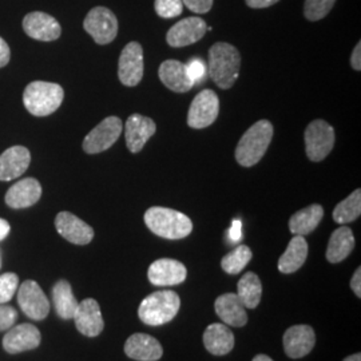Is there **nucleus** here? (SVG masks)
<instances>
[{
  "mask_svg": "<svg viewBox=\"0 0 361 361\" xmlns=\"http://www.w3.org/2000/svg\"><path fill=\"white\" fill-rule=\"evenodd\" d=\"M155 131L157 126L152 118L141 114L130 116L125 125V138L128 149L134 154L140 153L146 142L154 135Z\"/></svg>",
  "mask_w": 361,
  "mask_h": 361,
  "instance_id": "16",
  "label": "nucleus"
},
{
  "mask_svg": "<svg viewBox=\"0 0 361 361\" xmlns=\"http://www.w3.org/2000/svg\"><path fill=\"white\" fill-rule=\"evenodd\" d=\"M350 288L353 290V293L360 298L361 297V268H357L355 274L352 276L350 280Z\"/></svg>",
  "mask_w": 361,
  "mask_h": 361,
  "instance_id": "41",
  "label": "nucleus"
},
{
  "mask_svg": "<svg viewBox=\"0 0 361 361\" xmlns=\"http://www.w3.org/2000/svg\"><path fill=\"white\" fill-rule=\"evenodd\" d=\"M308 257V244L304 235H295L279 259V271L284 274H290L298 271Z\"/></svg>",
  "mask_w": 361,
  "mask_h": 361,
  "instance_id": "26",
  "label": "nucleus"
},
{
  "mask_svg": "<svg viewBox=\"0 0 361 361\" xmlns=\"http://www.w3.org/2000/svg\"><path fill=\"white\" fill-rule=\"evenodd\" d=\"M305 152L312 162L325 159L335 146V129L323 119L310 122L305 130Z\"/></svg>",
  "mask_w": 361,
  "mask_h": 361,
  "instance_id": "6",
  "label": "nucleus"
},
{
  "mask_svg": "<svg viewBox=\"0 0 361 361\" xmlns=\"http://www.w3.org/2000/svg\"><path fill=\"white\" fill-rule=\"evenodd\" d=\"M253 361H273L271 360L269 356H267V355H257Z\"/></svg>",
  "mask_w": 361,
  "mask_h": 361,
  "instance_id": "45",
  "label": "nucleus"
},
{
  "mask_svg": "<svg viewBox=\"0 0 361 361\" xmlns=\"http://www.w3.org/2000/svg\"><path fill=\"white\" fill-rule=\"evenodd\" d=\"M42 336L38 328L31 324H20L11 328L3 338V348L15 355L30 349L38 348Z\"/></svg>",
  "mask_w": 361,
  "mask_h": 361,
  "instance_id": "19",
  "label": "nucleus"
},
{
  "mask_svg": "<svg viewBox=\"0 0 361 361\" xmlns=\"http://www.w3.org/2000/svg\"><path fill=\"white\" fill-rule=\"evenodd\" d=\"M58 233L71 244L87 245L94 238V229L70 212H61L55 219Z\"/></svg>",
  "mask_w": 361,
  "mask_h": 361,
  "instance_id": "13",
  "label": "nucleus"
},
{
  "mask_svg": "<svg viewBox=\"0 0 361 361\" xmlns=\"http://www.w3.org/2000/svg\"><path fill=\"white\" fill-rule=\"evenodd\" d=\"M361 190L356 189L353 193L337 204L334 210V219L340 225H347L360 217Z\"/></svg>",
  "mask_w": 361,
  "mask_h": 361,
  "instance_id": "31",
  "label": "nucleus"
},
{
  "mask_svg": "<svg viewBox=\"0 0 361 361\" xmlns=\"http://www.w3.org/2000/svg\"><path fill=\"white\" fill-rule=\"evenodd\" d=\"M158 75L169 90L174 92H188L194 86L186 65L176 59H169L159 66Z\"/></svg>",
  "mask_w": 361,
  "mask_h": 361,
  "instance_id": "23",
  "label": "nucleus"
},
{
  "mask_svg": "<svg viewBox=\"0 0 361 361\" xmlns=\"http://www.w3.org/2000/svg\"><path fill=\"white\" fill-rule=\"evenodd\" d=\"M204 345L214 356L228 355L234 348V335L224 324H212L204 332Z\"/></svg>",
  "mask_w": 361,
  "mask_h": 361,
  "instance_id": "25",
  "label": "nucleus"
},
{
  "mask_svg": "<svg viewBox=\"0 0 361 361\" xmlns=\"http://www.w3.org/2000/svg\"><path fill=\"white\" fill-rule=\"evenodd\" d=\"M31 162L27 147L13 146L0 155V180H11L25 174Z\"/></svg>",
  "mask_w": 361,
  "mask_h": 361,
  "instance_id": "21",
  "label": "nucleus"
},
{
  "mask_svg": "<svg viewBox=\"0 0 361 361\" xmlns=\"http://www.w3.org/2000/svg\"><path fill=\"white\" fill-rule=\"evenodd\" d=\"M18 302L27 317L37 322L46 319L50 312V301L32 280H27L18 288Z\"/></svg>",
  "mask_w": 361,
  "mask_h": 361,
  "instance_id": "11",
  "label": "nucleus"
},
{
  "mask_svg": "<svg viewBox=\"0 0 361 361\" xmlns=\"http://www.w3.org/2000/svg\"><path fill=\"white\" fill-rule=\"evenodd\" d=\"M65 98V91L62 86L35 80L30 83L23 94V102L30 114L35 116H47L55 113Z\"/></svg>",
  "mask_w": 361,
  "mask_h": 361,
  "instance_id": "5",
  "label": "nucleus"
},
{
  "mask_svg": "<svg viewBox=\"0 0 361 361\" xmlns=\"http://www.w3.org/2000/svg\"><path fill=\"white\" fill-rule=\"evenodd\" d=\"M343 361H361L360 353H355V355H350L347 359H344Z\"/></svg>",
  "mask_w": 361,
  "mask_h": 361,
  "instance_id": "44",
  "label": "nucleus"
},
{
  "mask_svg": "<svg viewBox=\"0 0 361 361\" xmlns=\"http://www.w3.org/2000/svg\"><path fill=\"white\" fill-rule=\"evenodd\" d=\"M186 68H188V74H189L190 79L193 80L194 85H195V83H201L202 79L207 77V66H205V63H204L202 61H200V59L190 61V62L186 65Z\"/></svg>",
  "mask_w": 361,
  "mask_h": 361,
  "instance_id": "36",
  "label": "nucleus"
},
{
  "mask_svg": "<svg viewBox=\"0 0 361 361\" xmlns=\"http://www.w3.org/2000/svg\"><path fill=\"white\" fill-rule=\"evenodd\" d=\"M219 111V99L213 90H202L195 95L188 114L192 129H205L214 123Z\"/></svg>",
  "mask_w": 361,
  "mask_h": 361,
  "instance_id": "9",
  "label": "nucleus"
},
{
  "mask_svg": "<svg viewBox=\"0 0 361 361\" xmlns=\"http://www.w3.org/2000/svg\"><path fill=\"white\" fill-rule=\"evenodd\" d=\"M52 302L58 316L63 320H71L78 308L77 298L67 280H59L52 288Z\"/></svg>",
  "mask_w": 361,
  "mask_h": 361,
  "instance_id": "29",
  "label": "nucleus"
},
{
  "mask_svg": "<svg viewBox=\"0 0 361 361\" xmlns=\"http://www.w3.org/2000/svg\"><path fill=\"white\" fill-rule=\"evenodd\" d=\"M182 3L195 13H207L213 7V0H182Z\"/></svg>",
  "mask_w": 361,
  "mask_h": 361,
  "instance_id": "38",
  "label": "nucleus"
},
{
  "mask_svg": "<svg viewBox=\"0 0 361 361\" xmlns=\"http://www.w3.org/2000/svg\"><path fill=\"white\" fill-rule=\"evenodd\" d=\"M355 249V235L348 226H341L332 233L326 247V259L331 264L344 261Z\"/></svg>",
  "mask_w": 361,
  "mask_h": 361,
  "instance_id": "27",
  "label": "nucleus"
},
{
  "mask_svg": "<svg viewBox=\"0 0 361 361\" xmlns=\"http://www.w3.org/2000/svg\"><path fill=\"white\" fill-rule=\"evenodd\" d=\"M83 28L87 34H90L95 43L104 46L116 38L118 19L109 8L95 7L85 18Z\"/></svg>",
  "mask_w": 361,
  "mask_h": 361,
  "instance_id": "8",
  "label": "nucleus"
},
{
  "mask_svg": "<svg viewBox=\"0 0 361 361\" xmlns=\"http://www.w3.org/2000/svg\"><path fill=\"white\" fill-rule=\"evenodd\" d=\"M42 195V186L35 178H25L16 182L6 194V204L13 209L32 207Z\"/></svg>",
  "mask_w": 361,
  "mask_h": 361,
  "instance_id": "22",
  "label": "nucleus"
},
{
  "mask_svg": "<svg viewBox=\"0 0 361 361\" xmlns=\"http://www.w3.org/2000/svg\"><path fill=\"white\" fill-rule=\"evenodd\" d=\"M207 23L198 16L182 19L168 31L166 42L170 47L180 49L194 44L207 34Z\"/></svg>",
  "mask_w": 361,
  "mask_h": 361,
  "instance_id": "12",
  "label": "nucleus"
},
{
  "mask_svg": "<svg viewBox=\"0 0 361 361\" xmlns=\"http://www.w3.org/2000/svg\"><path fill=\"white\" fill-rule=\"evenodd\" d=\"M324 219V209L319 204L304 207L289 219V231L295 235H307L313 232Z\"/></svg>",
  "mask_w": 361,
  "mask_h": 361,
  "instance_id": "28",
  "label": "nucleus"
},
{
  "mask_svg": "<svg viewBox=\"0 0 361 361\" xmlns=\"http://www.w3.org/2000/svg\"><path fill=\"white\" fill-rule=\"evenodd\" d=\"M23 30L30 38L42 42L56 40L62 32L61 25L54 16L39 11L27 13L23 19Z\"/></svg>",
  "mask_w": 361,
  "mask_h": 361,
  "instance_id": "18",
  "label": "nucleus"
},
{
  "mask_svg": "<svg viewBox=\"0 0 361 361\" xmlns=\"http://www.w3.org/2000/svg\"><path fill=\"white\" fill-rule=\"evenodd\" d=\"M235 295L241 300L245 308L249 310L257 308L262 296V285L257 274L253 271H247L244 274L237 284Z\"/></svg>",
  "mask_w": 361,
  "mask_h": 361,
  "instance_id": "30",
  "label": "nucleus"
},
{
  "mask_svg": "<svg viewBox=\"0 0 361 361\" xmlns=\"http://www.w3.org/2000/svg\"><path fill=\"white\" fill-rule=\"evenodd\" d=\"M186 267L173 258H161L154 261L149 271V281L155 286H171L182 284L186 280Z\"/></svg>",
  "mask_w": 361,
  "mask_h": 361,
  "instance_id": "15",
  "label": "nucleus"
},
{
  "mask_svg": "<svg viewBox=\"0 0 361 361\" xmlns=\"http://www.w3.org/2000/svg\"><path fill=\"white\" fill-rule=\"evenodd\" d=\"M10 58H11L10 47L4 39L0 38V68L10 62Z\"/></svg>",
  "mask_w": 361,
  "mask_h": 361,
  "instance_id": "39",
  "label": "nucleus"
},
{
  "mask_svg": "<svg viewBox=\"0 0 361 361\" xmlns=\"http://www.w3.org/2000/svg\"><path fill=\"white\" fill-rule=\"evenodd\" d=\"M10 231H11L10 224L6 219H0V241L8 235Z\"/></svg>",
  "mask_w": 361,
  "mask_h": 361,
  "instance_id": "43",
  "label": "nucleus"
},
{
  "mask_svg": "<svg viewBox=\"0 0 361 361\" xmlns=\"http://www.w3.org/2000/svg\"><path fill=\"white\" fill-rule=\"evenodd\" d=\"M19 288V277L15 273H4L0 276V304L11 301Z\"/></svg>",
  "mask_w": 361,
  "mask_h": 361,
  "instance_id": "34",
  "label": "nucleus"
},
{
  "mask_svg": "<svg viewBox=\"0 0 361 361\" xmlns=\"http://www.w3.org/2000/svg\"><path fill=\"white\" fill-rule=\"evenodd\" d=\"M73 319L78 331L83 336L97 337L104 331V323L101 307L94 298H86L79 302Z\"/></svg>",
  "mask_w": 361,
  "mask_h": 361,
  "instance_id": "14",
  "label": "nucleus"
},
{
  "mask_svg": "<svg viewBox=\"0 0 361 361\" xmlns=\"http://www.w3.org/2000/svg\"><path fill=\"white\" fill-rule=\"evenodd\" d=\"M180 308V298L174 290H158L143 298L138 316L143 324L159 326L170 323Z\"/></svg>",
  "mask_w": 361,
  "mask_h": 361,
  "instance_id": "4",
  "label": "nucleus"
},
{
  "mask_svg": "<svg viewBox=\"0 0 361 361\" xmlns=\"http://www.w3.org/2000/svg\"><path fill=\"white\" fill-rule=\"evenodd\" d=\"M285 353L290 359H301L310 355L316 344V335L310 325H295L284 334Z\"/></svg>",
  "mask_w": 361,
  "mask_h": 361,
  "instance_id": "17",
  "label": "nucleus"
},
{
  "mask_svg": "<svg viewBox=\"0 0 361 361\" xmlns=\"http://www.w3.org/2000/svg\"><path fill=\"white\" fill-rule=\"evenodd\" d=\"M252 250L246 245H238L231 253L221 259V267L228 274H238L240 271L245 269L246 265L252 259Z\"/></svg>",
  "mask_w": 361,
  "mask_h": 361,
  "instance_id": "32",
  "label": "nucleus"
},
{
  "mask_svg": "<svg viewBox=\"0 0 361 361\" xmlns=\"http://www.w3.org/2000/svg\"><path fill=\"white\" fill-rule=\"evenodd\" d=\"M154 10L158 16L164 19H171L182 13L183 3L182 0H155Z\"/></svg>",
  "mask_w": 361,
  "mask_h": 361,
  "instance_id": "35",
  "label": "nucleus"
},
{
  "mask_svg": "<svg viewBox=\"0 0 361 361\" xmlns=\"http://www.w3.org/2000/svg\"><path fill=\"white\" fill-rule=\"evenodd\" d=\"M214 310L219 319L231 326H244L247 323L246 308L235 293H225L217 297Z\"/></svg>",
  "mask_w": 361,
  "mask_h": 361,
  "instance_id": "24",
  "label": "nucleus"
},
{
  "mask_svg": "<svg viewBox=\"0 0 361 361\" xmlns=\"http://www.w3.org/2000/svg\"><path fill=\"white\" fill-rule=\"evenodd\" d=\"M350 65L353 67V70L356 71H361V43L359 42L356 44V47L352 51V56H350Z\"/></svg>",
  "mask_w": 361,
  "mask_h": 361,
  "instance_id": "40",
  "label": "nucleus"
},
{
  "mask_svg": "<svg viewBox=\"0 0 361 361\" xmlns=\"http://www.w3.org/2000/svg\"><path fill=\"white\" fill-rule=\"evenodd\" d=\"M279 1L280 0H246V4L250 8H268Z\"/></svg>",
  "mask_w": 361,
  "mask_h": 361,
  "instance_id": "42",
  "label": "nucleus"
},
{
  "mask_svg": "<svg viewBox=\"0 0 361 361\" xmlns=\"http://www.w3.org/2000/svg\"><path fill=\"white\" fill-rule=\"evenodd\" d=\"M273 138V126L267 119H261L246 130L235 147V161L244 166L257 165L267 153Z\"/></svg>",
  "mask_w": 361,
  "mask_h": 361,
  "instance_id": "3",
  "label": "nucleus"
},
{
  "mask_svg": "<svg viewBox=\"0 0 361 361\" xmlns=\"http://www.w3.org/2000/svg\"><path fill=\"white\" fill-rule=\"evenodd\" d=\"M241 55L229 43L219 42L209 50L207 74L222 90L231 89L240 77Z\"/></svg>",
  "mask_w": 361,
  "mask_h": 361,
  "instance_id": "1",
  "label": "nucleus"
},
{
  "mask_svg": "<svg viewBox=\"0 0 361 361\" xmlns=\"http://www.w3.org/2000/svg\"><path fill=\"white\" fill-rule=\"evenodd\" d=\"M118 78L128 87H134L142 80L143 49L138 42H130L121 52Z\"/></svg>",
  "mask_w": 361,
  "mask_h": 361,
  "instance_id": "10",
  "label": "nucleus"
},
{
  "mask_svg": "<svg viewBox=\"0 0 361 361\" xmlns=\"http://www.w3.org/2000/svg\"><path fill=\"white\" fill-rule=\"evenodd\" d=\"M146 226L166 240H180L193 231V222L186 214L169 207H153L145 213Z\"/></svg>",
  "mask_w": 361,
  "mask_h": 361,
  "instance_id": "2",
  "label": "nucleus"
},
{
  "mask_svg": "<svg viewBox=\"0 0 361 361\" xmlns=\"http://www.w3.org/2000/svg\"><path fill=\"white\" fill-rule=\"evenodd\" d=\"M123 123L118 116H107L91 130L83 140V150L87 154H98L110 149L122 134Z\"/></svg>",
  "mask_w": 361,
  "mask_h": 361,
  "instance_id": "7",
  "label": "nucleus"
},
{
  "mask_svg": "<svg viewBox=\"0 0 361 361\" xmlns=\"http://www.w3.org/2000/svg\"><path fill=\"white\" fill-rule=\"evenodd\" d=\"M336 0H305L304 15L310 22L324 19L335 6Z\"/></svg>",
  "mask_w": 361,
  "mask_h": 361,
  "instance_id": "33",
  "label": "nucleus"
},
{
  "mask_svg": "<svg viewBox=\"0 0 361 361\" xmlns=\"http://www.w3.org/2000/svg\"><path fill=\"white\" fill-rule=\"evenodd\" d=\"M125 353L133 360L157 361L162 357L164 349L153 336L134 334L126 340Z\"/></svg>",
  "mask_w": 361,
  "mask_h": 361,
  "instance_id": "20",
  "label": "nucleus"
},
{
  "mask_svg": "<svg viewBox=\"0 0 361 361\" xmlns=\"http://www.w3.org/2000/svg\"><path fill=\"white\" fill-rule=\"evenodd\" d=\"M18 319V312L13 307L0 304V331L10 329Z\"/></svg>",
  "mask_w": 361,
  "mask_h": 361,
  "instance_id": "37",
  "label": "nucleus"
}]
</instances>
